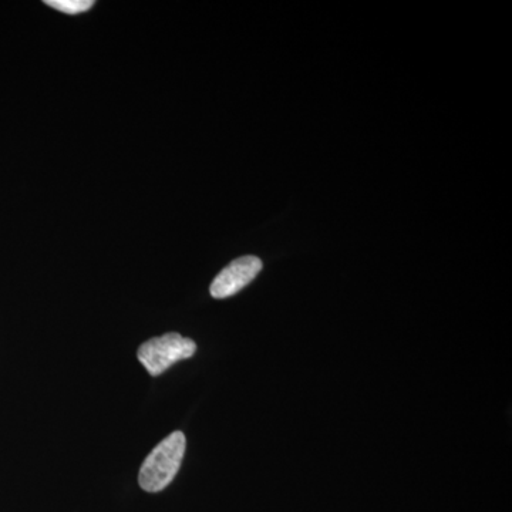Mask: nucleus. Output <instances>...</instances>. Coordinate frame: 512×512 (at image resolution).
Returning a JSON list of instances; mask_svg holds the SVG:
<instances>
[{"label":"nucleus","instance_id":"obj_1","mask_svg":"<svg viewBox=\"0 0 512 512\" xmlns=\"http://www.w3.org/2000/svg\"><path fill=\"white\" fill-rule=\"evenodd\" d=\"M187 447L183 431H174L146 458L138 473V483L147 493H160L180 471Z\"/></svg>","mask_w":512,"mask_h":512},{"label":"nucleus","instance_id":"obj_3","mask_svg":"<svg viewBox=\"0 0 512 512\" xmlns=\"http://www.w3.org/2000/svg\"><path fill=\"white\" fill-rule=\"evenodd\" d=\"M261 269L262 261L256 256L248 255L235 259L227 268L222 269L220 275L212 282L210 289L212 298L225 299L234 296L251 284Z\"/></svg>","mask_w":512,"mask_h":512},{"label":"nucleus","instance_id":"obj_4","mask_svg":"<svg viewBox=\"0 0 512 512\" xmlns=\"http://www.w3.org/2000/svg\"><path fill=\"white\" fill-rule=\"evenodd\" d=\"M46 5L50 8L60 10L66 15H79L92 9L94 2L92 0H46Z\"/></svg>","mask_w":512,"mask_h":512},{"label":"nucleus","instance_id":"obj_2","mask_svg":"<svg viewBox=\"0 0 512 512\" xmlns=\"http://www.w3.org/2000/svg\"><path fill=\"white\" fill-rule=\"evenodd\" d=\"M195 352L197 345L194 340L184 338L180 333H167L143 343L138 348L137 356L151 376H160L175 363L190 359Z\"/></svg>","mask_w":512,"mask_h":512}]
</instances>
